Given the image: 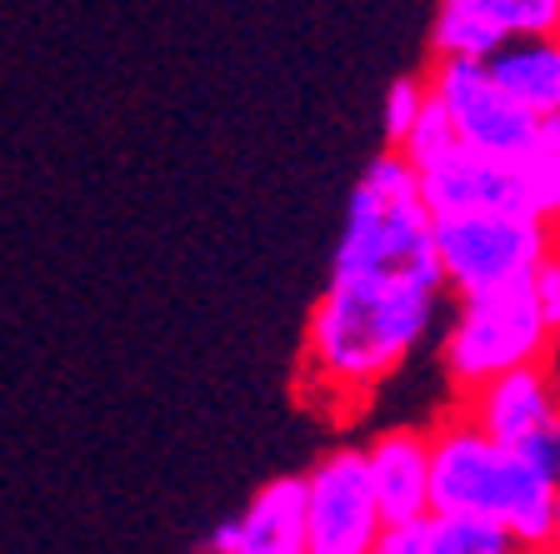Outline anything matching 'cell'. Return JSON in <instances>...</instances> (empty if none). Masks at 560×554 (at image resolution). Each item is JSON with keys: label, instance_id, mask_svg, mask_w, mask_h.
Returning a JSON list of instances; mask_svg holds the SVG:
<instances>
[{"label": "cell", "instance_id": "obj_8", "mask_svg": "<svg viewBox=\"0 0 560 554\" xmlns=\"http://www.w3.org/2000/svg\"><path fill=\"white\" fill-rule=\"evenodd\" d=\"M466 415L476 420L490 439L521 450L525 460L540 464L550 480H560V394L540 359L476 385V390L466 394Z\"/></svg>", "mask_w": 560, "mask_h": 554}, {"label": "cell", "instance_id": "obj_12", "mask_svg": "<svg viewBox=\"0 0 560 554\" xmlns=\"http://www.w3.org/2000/svg\"><path fill=\"white\" fill-rule=\"evenodd\" d=\"M486 66L530 116H560V31L515 35Z\"/></svg>", "mask_w": 560, "mask_h": 554}, {"label": "cell", "instance_id": "obj_1", "mask_svg": "<svg viewBox=\"0 0 560 554\" xmlns=\"http://www.w3.org/2000/svg\"><path fill=\"white\" fill-rule=\"evenodd\" d=\"M445 280L431 270L330 275L305 325V369L326 394H371L390 380L435 325Z\"/></svg>", "mask_w": 560, "mask_h": 554}, {"label": "cell", "instance_id": "obj_9", "mask_svg": "<svg viewBox=\"0 0 560 554\" xmlns=\"http://www.w3.org/2000/svg\"><path fill=\"white\" fill-rule=\"evenodd\" d=\"M210 554H305V480L280 474L250 495V505L206 534Z\"/></svg>", "mask_w": 560, "mask_h": 554}, {"label": "cell", "instance_id": "obj_2", "mask_svg": "<svg viewBox=\"0 0 560 554\" xmlns=\"http://www.w3.org/2000/svg\"><path fill=\"white\" fill-rule=\"evenodd\" d=\"M425 435H431V509L495 520L515 540V550H550L560 480H550L521 450L490 439L466 410Z\"/></svg>", "mask_w": 560, "mask_h": 554}, {"label": "cell", "instance_id": "obj_20", "mask_svg": "<svg viewBox=\"0 0 560 554\" xmlns=\"http://www.w3.org/2000/svg\"><path fill=\"white\" fill-rule=\"evenodd\" d=\"M550 550H560V485H556V524H550Z\"/></svg>", "mask_w": 560, "mask_h": 554}, {"label": "cell", "instance_id": "obj_10", "mask_svg": "<svg viewBox=\"0 0 560 554\" xmlns=\"http://www.w3.org/2000/svg\"><path fill=\"white\" fill-rule=\"evenodd\" d=\"M416 190H420V205L431 210V215L521 205V190H515V165L511 161H495V155L466 151V145H455V151L441 155L435 165L416 170Z\"/></svg>", "mask_w": 560, "mask_h": 554}, {"label": "cell", "instance_id": "obj_14", "mask_svg": "<svg viewBox=\"0 0 560 554\" xmlns=\"http://www.w3.org/2000/svg\"><path fill=\"white\" fill-rule=\"evenodd\" d=\"M505 46V35L470 11L466 0H441V11L431 21V50L435 60H490Z\"/></svg>", "mask_w": 560, "mask_h": 554}, {"label": "cell", "instance_id": "obj_3", "mask_svg": "<svg viewBox=\"0 0 560 554\" xmlns=\"http://www.w3.org/2000/svg\"><path fill=\"white\" fill-rule=\"evenodd\" d=\"M361 270H431L441 275L431 235V210L420 205L416 165L385 145L365 165L361 185L350 190L346 231H340L330 275H361Z\"/></svg>", "mask_w": 560, "mask_h": 554}, {"label": "cell", "instance_id": "obj_6", "mask_svg": "<svg viewBox=\"0 0 560 554\" xmlns=\"http://www.w3.org/2000/svg\"><path fill=\"white\" fill-rule=\"evenodd\" d=\"M305 480V554H375L385 520L365 470V445H340Z\"/></svg>", "mask_w": 560, "mask_h": 554}, {"label": "cell", "instance_id": "obj_7", "mask_svg": "<svg viewBox=\"0 0 560 554\" xmlns=\"http://www.w3.org/2000/svg\"><path fill=\"white\" fill-rule=\"evenodd\" d=\"M431 95L441 101V110L451 116L455 140L466 151L495 155V161H515L536 135V120L495 75L486 60H435L425 75Z\"/></svg>", "mask_w": 560, "mask_h": 554}, {"label": "cell", "instance_id": "obj_15", "mask_svg": "<svg viewBox=\"0 0 560 554\" xmlns=\"http://www.w3.org/2000/svg\"><path fill=\"white\" fill-rule=\"evenodd\" d=\"M425 91H431V85H425ZM455 145H460V140H455L451 116L441 110V101H435V95H425V105H420L416 120H410V130L396 140V145H390V151H400L410 165H416V170H425V165H435L441 155H451Z\"/></svg>", "mask_w": 560, "mask_h": 554}, {"label": "cell", "instance_id": "obj_17", "mask_svg": "<svg viewBox=\"0 0 560 554\" xmlns=\"http://www.w3.org/2000/svg\"><path fill=\"white\" fill-rule=\"evenodd\" d=\"M425 75H400L390 91H385V145H396L400 135L410 130V120H416V110L425 105Z\"/></svg>", "mask_w": 560, "mask_h": 554}, {"label": "cell", "instance_id": "obj_5", "mask_svg": "<svg viewBox=\"0 0 560 554\" xmlns=\"http://www.w3.org/2000/svg\"><path fill=\"white\" fill-rule=\"evenodd\" d=\"M550 325L536 310L530 285H501L480 290V295H460L455 300V320L441 340V365L445 380L460 394H470L476 385L495 380L505 369L536 365L546 359Z\"/></svg>", "mask_w": 560, "mask_h": 554}, {"label": "cell", "instance_id": "obj_11", "mask_svg": "<svg viewBox=\"0 0 560 554\" xmlns=\"http://www.w3.org/2000/svg\"><path fill=\"white\" fill-rule=\"evenodd\" d=\"M365 470L385 524L416 520L431 509V435L425 429H385L365 445Z\"/></svg>", "mask_w": 560, "mask_h": 554}, {"label": "cell", "instance_id": "obj_16", "mask_svg": "<svg viewBox=\"0 0 560 554\" xmlns=\"http://www.w3.org/2000/svg\"><path fill=\"white\" fill-rule=\"evenodd\" d=\"M466 5L486 15L505 40H515V35L560 31V0H466Z\"/></svg>", "mask_w": 560, "mask_h": 554}, {"label": "cell", "instance_id": "obj_19", "mask_svg": "<svg viewBox=\"0 0 560 554\" xmlns=\"http://www.w3.org/2000/svg\"><path fill=\"white\" fill-rule=\"evenodd\" d=\"M540 365H546L550 385H556V394H560V330H556V335H550V345H546V359H540Z\"/></svg>", "mask_w": 560, "mask_h": 554}, {"label": "cell", "instance_id": "obj_4", "mask_svg": "<svg viewBox=\"0 0 560 554\" xmlns=\"http://www.w3.org/2000/svg\"><path fill=\"white\" fill-rule=\"evenodd\" d=\"M441 280L455 300L530 280L540 255L556 245V225L521 205L460 210V215H431Z\"/></svg>", "mask_w": 560, "mask_h": 554}, {"label": "cell", "instance_id": "obj_18", "mask_svg": "<svg viewBox=\"0 0 560 554\" xmlns=\"http://www.w3.org/2000/svg\"><path fill=\"white\" fill-rule=\"evenodd\" d=\"M530 295H536V310L546 315V325H550V335L560 330V250L550 245L546 255H540V266L530 270Z\"/></svg>", "mask_w": 560, "mask_h": 554}, {"label": "cell", "instance_id": "obj_13", "mask_svg": "<svg viewBox=\"0 0 560 554\" xmlns=\"http://www.w3.org/2000/svg\"><path fill=\"white\" fill-rule=\"evenodd\" d=\"M515 190H521V210L530 215L560 220V116H540L536 135L515 155Z\"/></svg>", "mask_w": 560, "mask_h": 554}, {"label": "cell", "instance_id": "obj_21", "mask_svg": "<svg viewBox=\"0 0 560 554\" xmlns=\"http://www.w3.org/2000/svg\"><path fill=\"white\" fill-rule=\"evenodd\" d=\"M556 235H560V220H556Z\"/></svg>", "mask_w": 560, "mask_h": 554}]
</instances>
